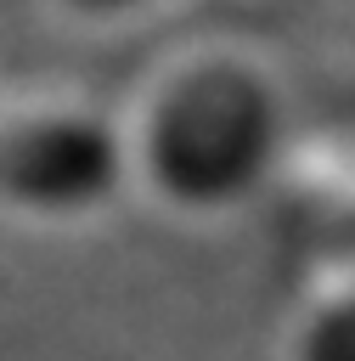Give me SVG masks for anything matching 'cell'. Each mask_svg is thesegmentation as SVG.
I'll list each match as a JSON object with an SVG mask.
<instances>
[{"instance_id":"obj_1","label":"cell","mask_w":355,"mask_h":361,"mask_svg":"<svg viewBox=\"0 0 355 361\" xmlns=\"http://www.w3.org/2000/svg\"><path fill=\"white\" fill-rule=\"evenodd\" d=\"M287 107L270 73L231 51L175 62L141 102L130 141V180L186 220H214L265 192L282 164Z\"/></svg>"},{"instance_id":"obj_2","label":"cell","mask_w":355,"mask_h":361,"mask_svg":"<svg viewBox=\"0 0 355 361\" xmlns=\"http://www.w3.org/2000/svg\"><path fill=\"white\" fill-rule=\"evenodd\" d=\"M130 186V141L101 113L45 102L0 118V209L34 226H79Z\"/></svg>"},{"instance_id":"obj_3","label":"cell","mask_w":355,"mask_h":361,"mask_svg":"<svg viewBox=\"0 0 355 361\" xmlns=\"http://www.w3.org/2000/svg\"><path fill=\"white\" fill-rule=\"evenodd\" d=\"M287 361H355V288L316 299L293 327Z\"/></svg>"},{"instance_id":"obj_4","label":"cell","mask_w":355,"mask_h":361,"mask_svg":"<svg viewBox=\"0 0 355 361\" xmlns=\"http://www.w3.org/2000/svg\"><path fill=\"white\" fill-rule=\"evenodd\" d=\"M68 17H79V23H124V17H135V11H147V6H158V0H56Z\"/></svg>"}]
</instances>
